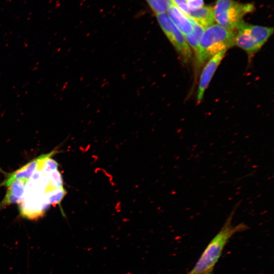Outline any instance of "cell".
Here are the masks:
<instances>
[{"mask_svg":"<svg viewBox=\"0 0 274 274\" xmlns=\"http://www.w3.org/2000/svg\"><path fill=\"white\" fill-rule=\"evenodd\" d=\"M239 203L234 207L223 227L207 246L194 267L188 274H212L214 267L228 240L235 233L247 229V226L243 223L236 226L232 224L233 216Z\"/></svg>","mask_w":274,"mask_h":274,"instance_id":"obj_1","label":"cell"},{"mask_svg":"<svg viewBox=\"0 0 274 274\" xmlns=\"http://www.w3.org/2000/svg\"><path fill=\"white\" fill-rule=\"evenodd\" d=\"M235 30H228L217 24L206 28L200 40L195 56L197 67H201L218 52L234 45Z\"/></svg>","mask_w":274,"mask_h":274,"instance_id":"obj_2","label":"cell"},{"mask_svg":"<svg viewBox=\"0 0 274 274\" xmlns=\"http://www.w3.org/2000/svg\"><path fill=\"white\" fill-rule=\"evenodd\" d=\"M255 9L253 4H243L234 0H217L213 7L215 21L228 30H235L246 14Z\"/></svg>","mask_w":274,"mask_h":274,"instance_id":"obj_3","label":"cell"},{"mask_svg":"<svg viewBox=\"0 0 274 274\" xmlns=\"http://www.w3.org/2000/svg\"><path fill=\"white\" fill-rule=\"evenodd\" d=\"M161 29L171 43L181 59L187 63L192 53L182 33L179 30L166 13L155 14Z\"/></svg>","mask_w":274,"mask_h":274,"instance_id":"obj_4","label":"cell"},{"mask_svg":"<svg viewBox=\"0 0 274 274\" xmlns=\"http://www.w3.org/2000/svg\"><path fill=\"white\" fill-rule=\"evenodd\" d=\"M227 49H224L211 57L206 63L200 77L197 92V101L199 103L204 95L217 68L223 59Z\"/></svg>","mask_w":274,"mask_h":274,"instance_id":"obj_5","label":"cell"},{"mask_svg":"<svg viewBox=\"0 0 274 274\" xmlns=\"http://www.w3.org/2000/svg\"><path fill=\"white\" fill-rule=\"evenodd\" d=\"M166 13L184 36L191 32L193 28L191 20L173 4Z\"/></svg>","mask_w":274,"mask_h":274,"instance_id":"obj_6","label":"cell"},{"mask_svg":"<svg viewBox=\"0 0 274 274\" xmlns=\"http://www.w3.org/2000/svg\"><path fill=\"white\" fill-rule=\"evenodd\" d=\"M40 156L15 172L9 174L6 177L4 181L0 184V186H5L8 187L13 181L17 179H29L37 168Z\"/></svg>","mask_w":274,"mask_h":274,"instance_id":"obj_7","label":"cell"},{"mask_svg":"<svg viewBox=\"0 0 274 274\" xmlns=\"http://www.w3.org/2000/svg\"><path fill=\"white\" fill-rule=\"evenodd\" d=\"M188 17L205 29L215 22L213 7L203 6L197 10L190 11Z\"/></svg>","mask_w":274,"mask_h":274,"instance_id":"obj_8","label":"cell"},{"mask_svg":"<svg viewBox=\"0 0 274 274\" xmlns=\"http://www.w3.org/2000/svg\"><path fill=\"white\" fill-rule=\"evenodd\" d=\"M243 25L250 36L262 47L273 32V28L251 24L243 22Z\"/></svg>","mask_w":274,"mask_h":274,"instance_id":"obj_9","label":"cell"},{"mask_svg":"<svg viewBox=\"0 0 274 274\" xmlns=\"http://www.w3.org/2000/svg\"><path fill=\"white\" fill-rule=\"evenodd\" d=\"M191 20L193 26L192 30L190 33L184 36V37L190 48L193 51L195 57L198 52L200 40L204 28L192 19Z\"/></svg>","mask_w":274,"mask_h":274,"instance_id":"obj_10","label":"cell"},{"mask_svg":"<svg viewBox=\"0 0 274 274\" xmlns=\"http://www.w3.org/2000/svg\"><path fill=\"white\" fill-rule=\"evenodd\" d=\"M154 14L167 13L173 3L171 0H145Z\"/></svg>","mask_w":274,"mask_h":274,"instance_id":"obj_11","label":"cell"},{"mask_svg":"<svg viewBox=\"0 0 274 274\" xmlns=\"http://www.w3.org/2000/svg\"><path fill=\"white\" fill-rule=\"evenodd\" d=\"M173 4L181 11L187 17L188 16L190 10L187 6L186 0H171Z\"/></svg>","mask_w":274,"mask_h":274,"instance_id":"obj_12","label":"cell"},{"mask_svg":"<svg viewBox=\"0 0 274 274\" xmlns=\"http://www.w3.org/2000/svg\"><path fill=\"white\" fill-rule=\"evenodd\" d=\"M190 11H195L201 8L204 5L203 0H186Z\"/></svg>","mask_w":274,"mask_h":274,"instance_id":"obj_13","label":"cell"}]
</instances>
